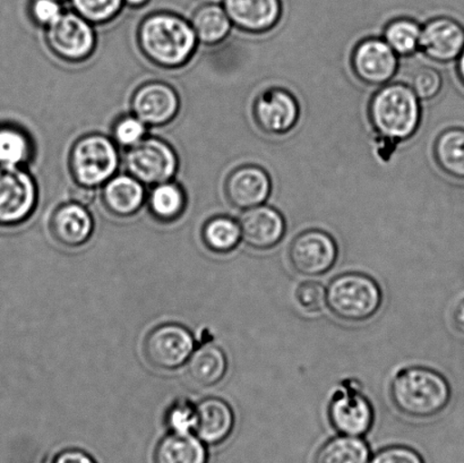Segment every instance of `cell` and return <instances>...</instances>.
<instances>
[{
  "label": "cell",
  "mask_w": 464,
  "mask_h": 463,
  "mask_svg": "<svg viewBox=\"0 0 464 463\" xmlns=\"http://www.w3.org/2000/svg\"><path fill=\"white\" fill-rule=\"evenodd\" d=\"M390 398L402 415L415 420L431 419L448 407L451 387L439 371L424 366H409L393 376Z\"/></svg>",
  "instance_id": "obj_1"
},
{
  "label": "cell",
  "mask_w": 464,
  "mask_h": 463,
  "mask_svg": "<svg viewBox=\"0 0 464 463\" xmlns=\"http://www.w3.org/2000/svg\"><path fill=\"white\" fill-rule=\"evenodd\" d=\"M198 40L192 24L171 13L145 17L139 29V44L154 65L179 68L192 58Z\"/></svg>",
  "instance_id": "obj_2"
},
{
  "label": "cell",
  "mask_w": 464,
  "mask_h": 463,
  "mask_svg": "<svg viewBox=\"0 0 464 463\" xmlns=\"http://www.w3.org/2000/svg\"><path fill=\"white\" fill-rule=\"evenodd\" d=\"M372 127L384 139L408 140L420 124V99L411 86L392 83L377 91L370 104Z\"/></svg>",
  "instance_id": "obj_3"
},
{
  "label": "cell",
  "mask_w": 464,
  "mask_h": 463,
  "mask_svg": "<svg viewBox=\"0 0 464 463\" xmlns=\"http://www.w3.org/2000/svg\"><path fill=\"white\" fill-rule=\"evenodd\" d=\"M383 304V293L370 275L348 272L330 281L326 306L332 314L349 323H361L377 314Z\"/></svg>",
  "instance_id": "obj_4"
},
{
  "label": "cell",
  "mask_w": 464,
  "mask_h": 463,
  "mask_svg": "<svg viewBox=\"0 0 464 463\" xmlns=\"http://www.w3.org/2000/svg\"><path fill=\"white\" fill-rule=\"evenodd\" d=\"M70 165L77 185L94 189L115 176L120 154L116 144L107 136L86 135L72 147Z\"/></svg>",
  "instance_id": "obj_5"
},
{
  "label": "cell",
  "mask_w": 464,
  "mask_h": 463,
  "mask_svg": "<svg viewBox=\"0 0 464 463\" xmlns=\"http://www.w3.org/2000/svg\"><path fill=\"white\" fill-rule=\"evenodd\" d=\"M327 419L335 432L362 438L374 424V408L354 379L343 380L327 406Z\"/></svg>",
  "instance_id": "obj_6"
},
{
  "label": "cell",
  "mask_w": 464,
  "mask_h": 463,
  "mask_svg": "<svg viewBox=\"0 0 464 463\" xmlns=\"http://www.w3.org/2000/svg\"><path fill=\"white\" fill-rule=\"evenodd\" d=\"M125 163L130 175L143 185H159L174 178L179 158L175 150L165 140L145 138L130 148Z\"/></svg>",
  "instance_id": "obj_7"
},
{
  "label": "cell",
  "mask_w": 464,
  "mask_h": 463,
  "mask_svg": "<svg viewBox=\"0 0 464 463\" xmlns=\"http://www.w3.org/2000/svg\"><path fill=\"white\" fill-rule=\"evenodd\" d=\"M38 189L29 172L20 167H0V226H16L34 211Z\"/></svg>",
  "instance_id": "obj_8"
},
{
  "label": "cell",
  "mask_w": 464,
  "mask_h": 463,
  "mask_svg": "<svg viewBox=\"0 0 464 463\" xmlns=\"http://www.w3.org/2000/svg\"><path fill=\"white\" fill-rule=\"evenodd\" d=\"M339 248L335 240L325 231L311 229L303 231L288 249L290 266L298 275L317 276L334 269L338 261Z\"/></svg>",
  "instance_id": "obj_9"
},
{
  "label": "cell",
  "mask_w": 464,
  "mask_h": 463,
  "mask_svg": "<svg viewBox=\"0 0 464 463\" xmlns=\"http://www.w3.org/2000/svg\"><path fill=\"white\" fill-rule=\"evenodd\" d=\"M45 40L52 52L66 62H82L95 48L92 23L76 12H65L47 27Z\"/></svg>",
  "instance_id": "obj_10"
},
{
  "label": "cell",
  "mask_w": 464,
  "mask_h": 463,
  "mask_svg": "<svg viewBox=\"0 0 464 463\" xmlns=\"http://www.w3.org/2000/svg\"><path fill=\"white\" fill-rule=\"evenodd\" d=\"M194 348V337L185 326L163 324L148 334L144 355L156 369L172 371L189 360Z\"/></svg>",
  "instance_id": "obj_11"
},
{
  "label": "cell",
  "mask_w": 464,
  "mask_h": 463,
  "mask_svg": "<svg viewBox=\"0 0 464 463\" xmlns=\"http://www.w3.org/2000/svg\"><path fill=\"white\" fill-rule=\"evenodd\" d=\"M254 120L264 133L284 135L297 124L299 104L288 91L268 89L254 101Z\"/></svg>",
  "instance_id": "obj_12"
},
{
  "label": "cell",
  "mask_w": 464,
  "mask_h": 463,
  "mask_svg": "<svg viewBox=\"0 0 464 463\" xmlns=\"http://www.w3.org/2000/svg\"><path fill=\"white\" fill-rule=\"evenodd\" d=\"M354 74L363 83L383 85L398 71V54L385 40L370 38L356 45L352 58Z\"/></svg>",
  "instance_id": "obj_13"
},
{
  "label": "cell",
  "mask_w": 464,
  "mask_h": 463,
  "mask_svg": "<svg viewBox=\"0 0 464 463\" xmlns=\"http://www.w3.org/2000/svg\"><path fill=\"white\" fill-rule=\"evenodd\" d=\"M179 94L162 82H150L140 86L131 98L134 116L147 126L167 125L179 111Z\"/></svg>",
  "instance_id": "obj_14"
},
{
  "label": "cell",
  "mask_w": 464,
  "mask_h": 463,
  "mask_svg": "<svg viewBox=\"0 0 464 463\" xmlns=\"http://www.w3.org/2000/svg\"><path fill=\"white\" fill-rule=\"evenodd\" d=\"M420 49L430 61L451 63L464 49V27L451 17H438L422 27Z\"/></svg>",
  "instance_id": "obj_15"
},
{
  "label": "cell",
  "mask_w": 464,
  "mask_h": 463,
  "mask_svg": "<svg viewBox=\"0 0 464 463\" xmlns=\"http://www.w3.org/2000/svg\"><path fill=\"white\" fill-rule=\"evenodd\" d=\"M241 239L250 248L267 251L284 239L286 230L285 217L276 208L259 206L246 210L239 220Z\"/></svg>",
  "instance_id": "obj_16"
},
{
  "label": "cell",
  "mask_w": 464,
  "mask_h": 463,
  "mask_svg": "<svg viewBox=\"0 0 464 463\" xmlns=\"http://www.w3.org/2000/svg\"><path fill=\"white\" fill-rule=\"evenodd\" d=\"M271 189L270 176L256 166L238 168L231 172L226 183L227 198L232 206L241 210L263 206Z\"/></svg>",
  "instance_id": "obj_17"
},
{
  "label": "cell",
  "mask_w": 464,
  "mask_h": 463,
  "mask_svg": "<svg viewBox=\"0 0 464 463\" xmlns=\"http://www.w3.org/2000/svg\"><path fill=\"white\" fill-rule=\"evenodd\" d=\"M227 14L237 27L249 34H264L279 22L280 0H224Z\"/></svg>",
  "instance_id": "obj_18"
},
{
  "label": "cell",
  "mask_w": 464,
  "mask_h": 463,
  "mask_svg": "<svg viewBox=\"0 0 464 463\" xmlns=\"http://www.w3.org/2000/svg\"><path fill=\"white\" fill-rule=\"evenodd\" d=\"M94 222L88 208L82 204H63L53 212L50 231L56 242L65 247H80L93 234Z\"/></svg>",
  "instance_id": "obj_19"
},
{
  "label": "cell",
  "mask_w": 464,
  "mask_h": 463,
  "mask_svg": "<svg viewBox=\"0 0 464 463\" xmlns=\"http://www.w3.org/2000/svg\"><path fill=\"white\" fill-rule=\"evenodd\" d=\"M198 428L195 435L207 446H218L230 437L235 428V414L229 403L208 398L198 405Z\"/></svg>",
  "instance_id": "obj_20"
},
{
  "label": "cell",
  "mask_w": 464,
  "mask_h": 463,
  "mask_svg": "<svg viewBox=\"0 0 464 463\" xmlns=\"http://www.w3.org/2000/svg\"><path fill=\"white\" fill-rule=\"evenodd\" d=\"M103 204L117 217H130L142 207L144 186L130 175L113 176L103 186Z\"/></svg>",
  "instance_id": "obj_21"
},
{
  "label": "cell",
  "mask_w": 464,
  "mask_h": 463,
  "mask_svg": "<svg viewBox=\"0 0 464 463\" xmlns=\"http://www.w3.org/2000/svg\"><path fill=\"white\" fill-rule=\"evenodd\" d=\"M154 463H208V456L201 439L194 434L170 433L157 444Z\"/></svg>",
  "instance_id": "obj_22"
},
{
  "label": "cell",
  "mask_w": 464,
  "mask_h": 463,
  "mask_svg": "<svg viewBox=\"0 0 464 463\" xmlns=\"http://www.w3.org/2000/svg\"><path fill=\"white\" fill-rule=\"evenodd\" d=\"M228 371V360L220 347L204 344L193 352L188 364V375L199 387H212L219 383Z\"/></svg>",
  "instance_id": "obj_23"
},
{
  "label": "cell",
  "mask_w": 464,
  "mask_h": 463,
  "mask_svg": "<svg viewBox=\"0 0 464 463\" xmlns=\"http://www.w3.org/2000/svg\"><path fill=\"white\" fill-rule=\"evenodd\" d=\"M190 24L198 43L215 45L229 35L232 22L224 6L210 3L202 5L194 12Z\"/></svg>",
  "instance_id": "obj_24"
},
{
  "label": "cell",
  "mask_w": 464,
  "mask_h": 463,
  "mask_svg": "<svg viewBox=\"0 0 464 463\" xmlns=\"http://www.w3.org/2000/svg\"><path fill=\"white\" fill-rule=\"evenodd\" d=\"M434 156L445 174L464 179V130L454 127L444 130L436 140Z\"/></svg>",
  "instance_id": "obj_25"
},
{
  "label": "cell",
  "mask_w": 464,
  "mask_h": 463,
  "mask_svg": "<svg viewBox=\"0 0 464 463\" xmlns=\"http://www.w3.org/2000/svg\"><path fill=\"white\" fill-rule=\"evenodd\" d=\"M370 458V447L362 439L339 435L317 451L314 463H368Z\"/></svg>",
  "instance_id": "obj_26"
},
{
  "label": "cell",
  "mask_w": 464,
  "mask_h": 463,
  "mask_svg": "<svg viewBox=\"0 0 464 463\" xmlns=\"http://www.w3.org/2000/svg\"><path fill=\"white\" fill-rule=\"evenodd\" d=\"M203 242L210 251L226 254L234 251L241 239L239 222L229 217L208 220L202 231Z\"/></svg>",
  "instance_id": "obj_27"
},
{
  "label": "cell",
  "mask_w": 464,
  "mask_h": 463,
  "mask_svg": "<svg viewBox=\"0 0 464 463\" xmlns=\"http://www.w3.org/2000/svg\"><path fill=\"white\" fill-rule=\"evenodd\" d=\"M185 203L183 190L170 181L156 185L149 198L150 211L162 221L177 219L183 213Z\"/></svg>",
  "instance_id": "obj_28"
},
{
  "label": "cell",
  "mask_w": 464,
  "mask_h": 463,
  "mask_svg": "<svg viewBox=\"0 0 464 463\" xmlns=\"http://www.w3.org/2000/svg\"><path fill=\"white\" fill-rule=\"evenodd\" d=\"M421 27L409 18H399L385 27V43L400 56H411L420 49Z\"/></svg>",
  "instance_id": "obj_29"
},
{
  "label": "cell",
  "mask_w": 464,
  "mask_h": 463,
  "mask_svg": "<svg viewBox=\"0 0 464 463\" xmlns=\"http://www.w3.org/2000/svg\"><path fill=\"white\" fill-rule=\"evenodd\" d=\"M29 138L11 126L0 127V167H20L31 156Z\"/></svg>",
  "instance_id": "obj_30"
},
{
  "label": "cell",
  "mask_w": 464,
  "mask_h": 463,
  "mask_svg": "<svg viewBox=\"0 0 464 463\" xmlns=\"http://www.w3.org/2000/svg\"><path fill=\"white\" fill-rule=\"evenodd\" d=\"M74 12L92 24H102L121 13L124 0H71Z\"/></svg>",
  "instance_id": "obj_31"
},
{
  "label": "cell",
  "mask_w": 464,
  "mask_h": 463,
  "mask_svg": "<svg viewBox=\"0 0 464 463\" xmlns=\"http://www.w3.org/2000/svg\"><path fill=\"white\" fill-rule=\"evenodd\" d=\"M198 406L186 400L172 403L166 414V424L170 433L193 434L198 428Z\"/></svg>",
  "instance_id": "obj_32"
},
{
  "label": "cell",
  "mask_w": 464,
  "mask_h": 463,
  "mask_svg": "<svg viewBox=\"0 0 464 463\" xmlns=\"http://www.w3.org/2000/svg\"><path fill=\"white\" fill-rule=\"evenodd\" d=\"M443 80L440 72L431 67H420L411 77V88L420 100H430L442 89Z\"/></svg>",
  "instance_id": "obj_33"
},
{
  "label": "cell",
  "mask_w": 464,
  "mask_h": 463,
  "mask_svg": "<svg viewBox=\"0 0 464 463\" xmlns=\"http://www.w3.org/2000/svg\"><path fill=\"white\" fill-rule=\"evenodd\" d=\"M295 298L304 312H321L326 306V288L317 281H304L295 288Z\"/></svg>",
  "instance_id": "obj_34"
},
{
  "label": "cell",
  "mask_w": 464,
  "mask_h": 463,
  "mask_svg": "<svg viewBox=\"0 0 464 463\" xmlns=\"http://www.w3.org/2000/svg\"><path fill=\"white\" fill-rule=\"evenodd\" d=\"M148 126L136 116L121 118L113 129V138L121 147L131 148L147 136Z\"/></svg>",
  "instance_id": "obj_35"
},
{
  "label": "cell",
  "mask_w": 464,
  "mask_h": 463,
  "mask_svg": "<svg viewBox=\"0 0 464 463\" xmlns=\"http://www.w3.org/2000/svg\"><path fill=\"white\" fill-rule=\"evenodd\" d=\"M29 9L36 24L44 27L53 24L65 13L59 0H30Z\"/></svg>",
  "instance_id": "obj_36"
},
{
  "label": "cell",
  "mask_w": 464,
  "mask_h": 463,
  "mask_svg": "<svg viewBox=\"0 0 464 463\" xmlns=\"http://www.w3.org/2000/svg\"><path fill=\"white\" fill-rule=\"evenodd\" d=\"M368 463H425V461L413 449L394 446L377 452Z\"/></svg>",
  "instance_id": "obj_37"
},
{
  "label": "cell",
  "mask_w": 464,
  "mask_h": 463,
  "mask_svg": "<svg viewBox=\"0 0 464 463\" xmlns=\"http://www.w3.org/2000/svg\"><path fill=\"white\" fill-rule=\"evenodd\" d=\"M49 463H97L92 457L79 449H67L57 453Z\"/></svg>",
  "instance_id": "obj_38"
},
{
  "label": "cell",
  "mask_w": 464,
  "mask_h": 463,
  "mask_svg": "<svg viewBox=\"0 0 464 463\" xmlns=\"http://www.w3.org/2000/svg\"><path fill=\"white\" fill-rule=\"evenodd\" d=\"M72 202L82 204V206H89L94 198L93 188H85V186H77L72 192Z\"/></svg>",
  "instance_id": "obj_39"
},
{
  "label": "cell",
  "mask_w": 464,
  "mask_h": 463,
  "mask_svg": "<svg viewBox=\"0 0 464 463\" xmlns=\"http://www.w3.org/2000/svg\"><path fill=\"white\" fill-rule=\"evenodd\" d=\"M453 324L464 335V298L457 304L453 311Z\"/></svg>",
  "instance_id": "obj_40"
},
{
  "label": "cell",
  "mask_w": 464,
  "mask_h": 463,
  "mask_svg": "<svg viewBox=\"0 0 464 463\" xmlns=\"http://www.w3.org/2000/svg\"><path fill=\"white\" fill-rule=\"evenodd\" d=\"M458 61V75L460 77L462 84L464 85V49L460 54V57L457 59Z\"/></svg>",
  "instance_id": "obj_41"
},
{
  "label": "cell",
  "mask_w": 464,
  "mask_h": 463,
  "mask_svg": "<svg viewBox=\"0 0 464 463\" xmlns=\"http://www.w3.org/2000/svg\"><path fill=\"white\" fill-rule=\"evenodd\" d=\"M149 2L150 0H124V3L127 5V6L131 8L143 7L144 5H147Z\"/></svg>",
  "instance_id": "obj_42"
},
{
  "label": "cell",
  "mask_w": 464,
  "mask_h": 463,
  "mask_svg": "<svg viewBox=\"0 0 464 463\" xmlns=\"http://www.w3.org/2000/svg\"><path fill=\"white\" fill-rule=\"evenodd\" d=\"M59 2L63 3V2H67V0H59Z\"/></svg>",
  "instance_id": "obj_43"
}]
</instances>
